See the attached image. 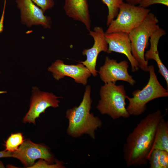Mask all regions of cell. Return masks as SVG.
Returning a JSON list of instances; mask_svg holds the SVG:
<instances>
[{
    "label": "cell",
    "mask_w": 168,
    "mask_h": 168,
    "mask_svg": "<svg viewBox=\"0 0 168 168\" xmlns=\"http://www.w3.org/2000/svg\"><path fill=\"white\" fill-rule=\"evenodd\" d=\"M88 35L94 40V43L91 48L85 49L82 54L86 55V60L79 62L86 66L90 71L91 75L95 77L97 75L98 71L96 69L97 57L101 52L106 53L108 48V44L105 39V33L103 28L100 26L95 27L93 30L89 31Z\"/></svg>",
    "instance_id": "12"
},
{
    "label": "cell",
    "mask_w": 168,
    "mask_h": 168,
    "mask_svg": "<svg viewBox=\"0 0 168 168\" xmlns=\"http://www.w3.org/2000/svg\"><path fill=\"white\" fill-rule=\"evenodd\" d=\"M12 157L19 159L27 168H30L37 159H43L48 162L53 160L47 147L35 143L29 139L24 140L16 151L12 152Z\"/></svg>",
    "instance_id": "10"
},
{
    "label": "cell",
    "mask_w": 168,
    "mask_h": 168,
    "mask_svg": "<svg viewBox=\"0 0 168 168\" xmlns=\"http://www.w3.org/2000/svg\"><path fill=\"white\" fill-rule=\"evenodd\" d=\"M12 157V152L6 151H0V158Z\"/></svg>",
    "instance_id": "24"
},
{
    "label": "cell",
    "mask_w": 168,
    "mask_h": 168,
    "mask_svg": "<svg viewBox=\"0 0 168 168\" xmlns=\"http://www.w3.org/2000/svg\"><path fill=\"white\" fill-rule=\"evenodd\" d=\"M150 10L123 2L119 7L116 18L108 26L105 34L115 32L129 33L143 21Z\"/></svg>",
    "instance_id": "6"
},
{
    "label": "cell",
    "mask_w": 168,
    "mask_h": 168,
    "mask_svg": "<svg viewBox=\"0 0 168 168\" xmlns=\"http://www.w3.org/2000/svg\"><path fill=\"white\" fill-rule=\"evenodd\" d=\"M52 73L53 77L58 81L65 76L72 78L77 83L85 85L88 79L91 74L87 68L82 63L68 65L60 59H57L53 63L48 69Z\"/></svg>",
    "instance_id": "11"
},
{
    "label": "cell",
    "mask_w": 168,
    "mask_h": 168,
    "mask_svg": "<svg viewBox=\"0 0 168 168\" xmlns=\"http://www.w3.org/2000/svg\"><path fill=\"white\" fill-rule=\"evenodd\" d=\"M166 34L165 31L160 28L151 36L149 41L150 46L149 49L145 53V60H153L156 62L159 69L158 72L165 79L168 87V70L160 58L158 50V45L161 38Z\"/></svg>",
    "instance_id": "15"
},
{
    "label": "cell",
    "mask_w": 168,
    "mask_h": 168,
    "mask_svg": "<svg viewBox=\"0 0 168 168\" xmlns=\"http://www.w3.org/2000/svg\"><path fill=\"white\" fill-rule=\"evenodd\" d=\"M0 168H5L2 162L1 161H0Z\"/></svg>",
    "instance_id": "26"
},
{
    "label": "cell",
    "mask_w": 168,
    "mask_h": 168,
    "mask_svg": "<svg viewBox=\"0 0 168 168\" xmlns=\"http://www.w3.org/2000/svg\"><path fill=\"white\" fill-rule=\"evenodd\" d=\"M161 4L166 6H168V0H142L139 6L145 8L155 4Z\"/></svg>",
    "instance_id": "22"
},
{
    "label": "cell",
    "mask_w": 168,
    "mask_h": 168,
    "mask_svg": "<svg viewBox=\"0 0 168 168\" xmlns=\"http://www.w3.org/2000/svg\"><path fill=\"white\" fill-rule=\"evenodd\" d=\"M91 93V87L88 85L80 105L67 110L66 117L69 121L67 133L69 136L77 138L86 134L95 139V131L101 127V120L90 113L92 103Z\"/></svg>",
    "instance_id": "2"
},
{
    "label": "cell",
    "mask_w": 168,
    "mask_h": 168,
    "mask_svg": "<svg viewBox=\"0 0 168 168\" xmlns=\"http://www.w3.org/2000/svg\"><path fill=\"white\" fill-rule=\"evenodd\" d=\"M24 140L21 133L11 134L5 142V150L11 152L16 151Z\"/></svg>",
    "instance_id": "18"
},
{
    "label": "cell",
    "mask_w": 168,
    "mask_h": 168,
    "mask_svg": "<svg viewBox=\"0 0 168 168\" xmlns=\"http://www.w3.org/2000/svg\"><path fill=\"white\" fill-rule=\"evenodd\" d=\"M35 5L41 8L45 12L51 9L54 6V0H31Z\"/></svg>",
    "instance_id": "20"
},
{
    "label": "cell",
    "mask_w": 168,
    "mask_h": 168,
    "mask_svg": "<svg viewBox=\"0 0 168 168\" xmlns=\"http://www.w3.org/2000/svg\"><path fill=\"white\" fill-rule=\"evenodd\" d=\"M149 78L146 85L142 89H136L132 92L133 97L127 96L128 101L127 110L131 115L138 116L147 110V104L156 98L168 96V89H165L158 81L154 66H148Z\"/></svg>",
    "instance_id": "4"
},
{
    "label": "cell",
    "mask_w": 168,
    "mask_h": 168,
    "mask_svg": "<svg viewBox=\"0 0 168 168\" xmlns=\"http://www.w3.org/2000/svg\"><path fill=\"white\" fill-rule=\"evenodd\" d=\"M128 62L123 60L118 63L116 59L105 58L104 64L98 71L101 80L105 83H116L118 81H123L133 86L136 82L128 71Z\"/></svg>",
    "instance_id": "8"
},
{
    "label": "cell",
    "mask_w": 168,
    "mask_h": 168,
    "mask_svg": "<svg viewBox=\"0 0 168 168\" xmlns=\"http://www.w3.org/2000/svg\"><path fill=\"white\" fill-rule=\"evenodd\" d=\"M47 161L43 159L40 160L38 162L34 164L30 168H63L64 166L61 162H57L54 164H48Z\"/></svg>",
    "instance_id": "21"
},
{
    "label": "cell",
    "mask_w": 168,
    "mask_h": 168,
    "mask_svg": "<svg viewBox=\"0 0 168 168\" xmlns=\"http://www.w3.org/2000/svg\"><path fill=\"white\" fill-rule=\"evenodd\" d=\"M159 21L153 13L149 12L142 23L128 33L131 41L132 53L142 71L148 72V61L145 58V50L149 45L152 35L160 27Z\"/></svg>",
    "instance_id": "5"
},
{
    "label": "cell",
    "mask_w": 168,
    "mask_h": 168,
    "mask_svg": "<svg viewBox=\"0 0 168 168\" xmlns=\"http://www.w3.org/2000/svg\"><path fill=\"white\" fill-rule=\"evenodd\" d=\"M52 93L40 91L36 86H34L32 90V95L29 111L23 119L24 123L35 124L36 119L40 114L44 113L48 107L57 108L59 107V98Z\"/></svg>",
    "instance_id": "7"
},
{
    "label": "cell",
    "mask_w": 168,
    "mask_h": 168,
    "mask_svg": "<svg viewBox=\"0 0 168 168\" xmlns=\"http://www.w3.org/2000/svg\"><path fill=\"white\" fill-rule=\"evenodd\" d=\"M103 3L106 5L108 8L106 24L108 26L116 17L119 7L123 0H101Z\"/></svg>",
    "instance_id": "17"
},
{
    "label": "cell",
    "mask_w": 168,
    "mask_h": 168,
    "mask_svg": "<svg viewBox=\"0 0 168 168\" xmlns=\"http://www.w3.org/2000/svg\"><path fill=\"white\" fill-rule=\"evenodd\" d=\"M163 116L159 110L148 114L128 135L123 148L127 166L147 164L157 125Z\"/></svg>",
    "instance_id": "1"
},
{
    "label": "cell",
    "mask_w": 168,
    "mask_h": 168,
    "mask_svg": "<svg viewBox=\"0 0 168 168\" xmlns=\"http://www.w3.org/2000/svg\"><path fill=\"white\" fill-rule=\"evenodd\" d=\"M105 36L108 44L106 53L109 54L115 52L124 54L130 63L132 72L137 71L139 68L138 64L132 53L131 44L128 34L115 32L105 34Z\"/></svg>",
    "instance_id": "13"
},
{
    "label": "cell",
    "mask_w": 168,
    "mask_h": 168,
    "mask_svg": "<svg viewBox=\"0 0 168 168\" xmlns=\"http://www.w3.org/2000/svg\"><path fill=\"white\" fill-rule=\"evenodd\" d=\"M100 99L96 108L102 114H106L114 120L127 118L130 115L126 107V92L123 85L105 83L100 88Z\"/></svg>",
    "instance_id": "3"
},
{
    "label": "cell",
    "mask_w": 168,
    "mask_h": 168,
    "mask_svg": "<svg viewBox=\"0 0 168 168\" xmlns=\"http://www.w3.org/2000/svg\"><path fill=\"white\" fill-rule=\"evenodd\" d=\"M157 149L168 152V122L163 118L157 125L153 142L149 153Z\"/></svg>",
    "instance_id": "16"
},
{
    "label": "cell",
    "mask_w": 168,
    "mask_h": 168,
    "mask_svg": "<svg viewBox=\"0 0 168 168\" xmlns=\"http://www.w3.org/2000/svg\"><path fill=\"white\" fill-rule=\"evenodd\" d=\"M63 9L68 17L82 23L88 31L91 30V21L87 0H65Z\"/></svg>",
    "instance_id": "14"
},
{
    "label": "cell",
    "mask_w": 168,
    "mask_h": 168,
    "mask_svg": "<svg viewBox=\"0 0 168 168\" xmlns=\"http://www.w3.org/2000/svg\"><path fill=\"white\" fill-rule=\"evenodd\" d=\"M142 0H125V1L129 4L137 5L139 4Z\"/></svg>",
    "instance_id": "25"
},
{
    "label": "cell",
    "mask_w": 168,
    "mask_h": 168,
    "mask_svg": "<svg viewBox=\"0 0 168 168\" xmlns=\"http://www.w3.org/2000/svg\"><path fill=\"white\" fill-rule=\"evenodd\" d=\"M15 2L22 24L29 28L33 26H41L45 29L51 28L50 17L45 15L43 10L31 0H16Z\"/></svg>",
    "instance_id": "9"
},
{
    "label": "cell",
    "mask_w": 168,
    "mask_h": 168,
    "mask_svg": "<svg viewBox=\"0 0 168 168\" xmlns=\"http://www.w3.org/2000/svg\"><path fill=\"white\" fill-rule=\"evenodd\" d=\"M159 164L161 168H168V152L161 151L159 157Z\"/></svg>",
    "instance_id": "23"
},
{
    "label": "cell",
    "mask_w": 168,
    "mask_h": 168,
    "mask_svg": "<svg viewBox=\"0 0 168 168\" xmlns=\"http://www.w3.org/2000/svg\"><path fill=\"white\" fill-rule=\"evenodd\" d=\"M0 73H1V71H0Z\"/></svg>",
    "instance_id": "27"
},
{
    "label": "cell",
    "mask_w": 168,
    "mask_h": 168,
    "mask_svg": "<svg viewBox=\"0 0 168 168\" xmlns=\"http://www.w3.org/2000/svg\"><path fill=\"white\" fill-rule=\"evenodd\" d=\"M161 151L155 149L151 153L148 159L150 168H161L159 164V157Z\"/></svg>",
    "instance_id": "19"
}]
</instances>
